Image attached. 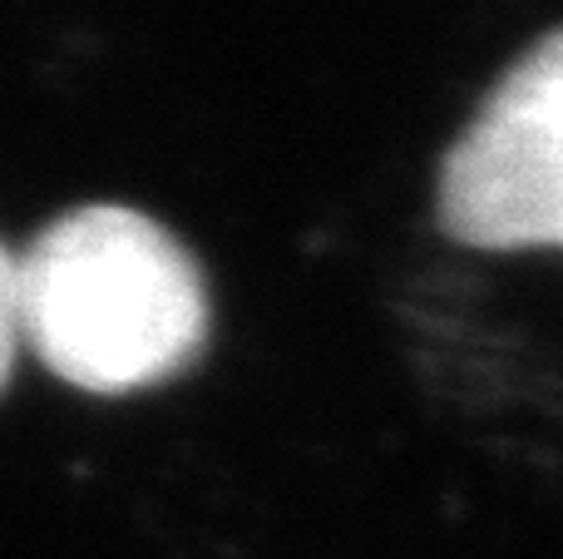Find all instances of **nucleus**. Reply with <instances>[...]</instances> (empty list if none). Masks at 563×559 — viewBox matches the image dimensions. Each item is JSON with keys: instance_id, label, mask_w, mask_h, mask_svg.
Listing matches in <instances>:
<instances>
[{"instance_id": "nucleus-1", "label": "nucleus", "mask_w": 563, "mask_h": 559, "mask_svg": "<svg viewBox=\"0 0 563 559\" xmlns=\"http://www.w3.org/2000/svg\"><path fill=\"white\" fill-rule=\"evenodd\" d=\"M20 342L79 392L124 396L188 372L208 342L194 253L148 213L89 204L15 257Z\"/></svg>"}, {"instance_id": "nucleus-2", "label": "nucleus", "mask_w": 563, "mask_h": 559, "mask_svg": "<svg viewBox=\"0 0 563 559\" xmlns=\"http://www.w3.org/2000/svg\"><path fill=\"white\" fill-rule=\"evenodd\" d=\"M435 218L465 248H563V25L505 69L445 149Z\"/></svg>"}, {"instance_id": "nucleus-3", "label": "nucleus", "mask_w": 563, "mask_h": 559, "mask_svg": "<svg viewBox=\"0 0 563 559\" xmlns=\"http://www.w3.org/2000/svg\"><path fill=\"white\" fill-rule=\"evenodd\" d=\"M15 347H20V297H15V257L0 243V392L10 382L15 366Z\"/></svg>"}]
</instances>
